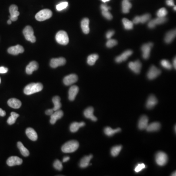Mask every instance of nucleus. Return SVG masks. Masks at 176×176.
Listing matches in <instances>:
<instances>
[{
  "label": "nucleus",
  "instance_id": "nucleus-36",
  "mask_svg": "<svg viewBox=\"0 0 176 176\" xmlns=\"http://www.w3.org/2000/svg\"><path fill=\"white\" fill-rule=\"evenodd\" d=\"M122 146L121 145H117L113 147L111 149V155L113 157H117V155L120 152L121 150L122 149Z\"/></svg>",
  "mask_w": 176,
  "mask_h": 176
},
{
  "label": "nucleus",
  "instance_id": "nucleus-3",
  "mask_svg": "<svg viewBox=\"0 0 176 176\" xmlns=\"http://www.w3.org/2000/svg\"><path fill=\"white\" fill-rule=\"evenodd\" d=\"M52 12L49 9H44L38 12L35 15V19L38 21H44L52 17Z\"/></svg>",
  "mask_w": 176,
  "mask_h": 176
},
{
  "label": "nucleus",
  "instance_id": "nucleus-58",
  "mask_svg": "<svg viewBox=\"0 0 176 176\" xmlns=\"http://www.w3.org/2000/svg\"><path fill=\"white\" fill-rule=\"evenodd\" d=\"M104 3H106V2H107L109 1L110 0H101Z\"/></svg>",
  "mask_w": 176,
  "mask_h": 176
},
{
  "label": "nucleus",
  "instance_id": "nucleus-61",
  "mask_svg": "<svg viewBox=\"0 0 176 176\" xmlns=\"http://www.w3.org/2000/svg\"><path fill=\"white\" fill-rule=\"evenodd\" d=\"M1 78H0V83H1Z\"/></svg>",
  "mask_w": 176,
  "mask_h": 176
},
{
  "label": "nucleus",
  "instance_id": "nucleus-20",
  "mask_svg": "<svg viewBox=\"0 0 176 176\" xmlns=\"http://www.w3.org/2000/svg\"><path fill=\"white\" fill-rule=\"evenodd\" d=\"M148 118L146 116H142L141 117L138 121V127L140 130L146 129L148 125Z\"/></svg>",
  "mask_w": 176,
  "mask_h": 176
},
{
  "label": "nucleus",
  "instance_id": "nucleus-45",
  "mask_svg": "<svg viewBox=\"0 0 176 176\" xmlns=\"http://www.w3.org/2000/svg\"><path fill=\"white\" fill-rule=\"evenodd\" d=\"M102 14L103 16L109 20H111L113 18V16L109 11H102Z\"/></svg>",
  "mask_w": 176,
  "mask_h": 176
},
{
  "label": "nucleus",
  "instance_id": "nucleus-7",
  "mask_svg": "<svg viewBox=\"0 0 176 176\" xmlns=\"http://www.w3.org/2000/svg\"><path fill=\"white\" fill-rule=\"evenodd\" d=\"M161 73V70L158 69L155 66H152L147 73V77L150 80L157 78Z\"/></svg>",
  "mask_w": 176,
  "mask_h": 176
},
{
  "label": "nucleus",
  "instance_id": "nucleus-38",
  "mask_svg": "<svg viewBox=\"0 0 176 176\" xmlns=\"http://www.w3.org/2000/svg\"><path fill=\"white\" fill-rule=\"evenodd\" d=\"M153 21L155 23L156 25H161V24H164L167 21V19L165 17H158L156 19H153Z\"/></svg>",
  "mask_w": 176,
  "mask_h": 176
},
{
  "label": "nucleus",
  "instance_id": "nucleus-57",
  "mask_svg": "<svg viewBox=\"0 0 176 176\" xmlns=\"http://www.w3.org/2000/svg\"><path fill=\"white\" fill-rule=\"evenodd\" d=\"M171 176H176V171H175V172H174L173 173V174H172V175H171Z\"/></svg>",
  "mask_w": 176,
  "mask_h": 176
},
{
  "label": "nucleus",
  "instance_id": "nucleus-50",
  "mask_svg": "<svg viewBox=\"0 0 176 176\" xmlns=\"http://www.w3.org/2000/svg\"><path fill=\"white\" fill-rule=\"evenodd\" d=\"M133 23L134 24H137L140 23V16H136L134 18V19L133 20Z\"/></svg>",
  "mask_w": 176,
  "mask_h": 176
},
{
  "label": "nucleus",
  "instance_id": "nucleus-42",
  "mask_svg": "<svg viewBox=\"0 0 176 176\" xmlns=\"http://www.w3.org/2000/svg\"><path fill=\"white\" fill-rule=\"evenodd\" d=\"M68 6V3L67 2H62V3H60L56 5V9L58 11H61V10L64 9L66 8H67V6Z\"/></svg>",
  "mask_w": 176,
  "mask_h": 176
},
{
  "label": "nucleus",
  "instance_id": "nucleus-51",
  "mask_svg": "<svg viewBox=\"0 0 176 176\" xmlns=\"http://www.w3.org/2000/svg\"><path fill=\"white\" fill-rule=\"evenodd\" d=\"M166 3L168 6H172L175 5L173 0H166Z\"/></svg>",
  "mask_w": 176,
  "mask_h": 176
},
{
  "label": "nucleus",
  "instance_id": "nucleus-56",
  "mask_svg": "<svg viewBox=\"0 0 176 176\" xmlns=\"http://www.w3.org/2000/svg\"><path fill=\"white\" fill-rule=\"evenodd\" d=\"M12 21L10 20V19L8 21V24H9V25H10V24H12Z\"/></svg>",
  "mask_w": 176,
  "mask_h": 176
},
{
  "label": "nucleus",
  "instance_id": "nucleus-27",
  "mask_svg": "<svg viewBox=\"0 0 176 176\" xmlns=\"http://www.w3.org/2000/svg\"><path fill=\"white\" fill-rule=\"evenodd\" d=\"M176 29L171 30L166 33L164 41L165 43L169 44L173 41L176 37Z\"/></svg>",
  "mask_w": 176,
  "mask_h": 176
},
{
  "label": "nucleus",
  "instance_id": "nucleus-11",
  "mask_svg": "<svg viewBox=\"0 0 176 176\" xmlns=\"http://www.w3.org/2000/svg\"><path fill=\"white\" fill-rule=\"evenodd\" d=\"M66 63L65 58L60 57L58 58H52L50 62V67L52 68H56L59 66L64 65Z\"/></svg>",
  "mask_w": 176,
  "mask_h": 176
},
{
  "label": "nucleus",
  "instance_id": "nucleus-19",
  "mask_svg": "<svg viewBox=\"0 0 176 176\" xmlns=\"http://www.w3.org/2000/svg\"><path fill=\"white\" fill-rule=\"evenodd\" d=\"M38 64L37 62L32 61L26 67L25 72L28 74H32L33 72L38 69Z\"/></svg>",
  "mask_w": 176,
  "mask_h": 176
},
{
  "label": "nucleus",
  "instance_id": "nucleus-39",
  "mask_svg": "<svg viewBox=\"0 0 176 176\" xmlns=\"http://www.w3.org/2000/svg\"><path fill=\"white\" fill-rule=\"evenodd\" d=\"M168 12L165 8H161L157 11V15L158 17H165L167 15Z\"/></svg>",
  "mask_w": 176,
  "mask_h": 176
},
{
  "label": "nucleus",
  "instance_id": "nucleus-59",
  "mask_svg": "<svg viewBox=\"0 0 176 176\" xmlns=\"http://www.w3.org/2000/svg\"><path fill=\"white\" fill-rule=\"evenodd\" d=\"M174 10H176V6H174Z\"/></svg>",
  "mask_w": 176,
  "mask_h": 176
},
{
  "label": "nucleus",
  "instance_id": "nucleus-8",
  "mask_svg": "<svg viewBox=\"0 0 176 176\" xmlns=\"http://www.w3.org/2000/svg\"><path fill=\"white\" fill-rule=\"evenodd\" d=\"M153 46V44L152 43L145 44L141 47V50L142 52V57L144 59H148L150 56L151 48Z\"/></svg>",
  "mask_w": 176,
  "mask_h": 176
},
{
  "label": "nucleus",
  "instance_id": "nucleus-55",
  "mask_svg": "<svg viewBox=\"0 0 176 176\" xmlns=\"http://www.w3.org/2000/svg\"><path fill=\"white\" fill-rule=\"evenodd\" d=\"M176 57H175V58H174V59L173 63V66H174V68H175V69H176Z\"/></svg>",
  "mask_w": 176,
  "mask_h": 176
},
{
  "label": "nucleus",
  "instance_id": "nucleus-16",
  "mask_svg": "<svg viewBox=\"0 0 176 176\" xmlns=\"http://www.w3.org/2000/svg\"><path fill=\"white\" fill-rule=\"evenodd\" d=\"M132 53H133V51L132 50H126L125 52L122 53V54L120 55V56L117 57L115 60H116V62H117V63H121L122 62L126 61L129 57L130 56L132 55Z\"/></svg>",
  "mask_w": 176,
  "mask_h": 176
},
{
  "label": "nucleus",
  "instance_id": "nucleus-24",
  "mask_svg": "<svg viewBox=\"0 0 176 176\" xmlns=\"http://www.w3.org/2000/svg\"><path fill=\"white\" fill-rule=\"evenodd\" d=\"M89 19L85 18L82 20L81 23V26L83 33L85 34H88L90 32Z\"/></svg>",
  "mask_w": 176,
  "mask_h": 176
},
{
  "label": "nucleus",
  "instance_id": "nucleus-21",
  "mask_svg": "<svg viewBox=\"0 0 176 176\" xmlns=\"http://www.w3.org/2000/svg\"><path fill=\"white\" fill-rule=\"evenodd\" d=\"M157 102L158 101L156 97L154 95H151L149 97L147 100L146 102V107L147 109H151L157 104Z\"/></svg>",
  "mask_w": 176,
  "mask_h": 176
},
{
  "label": "nucleus",
  "instance_id": "nucleus-43",
  "mask_svg": "<svg viewBox=\"0 0 176 176\" xmlns=\"http://www.w3.org/2000/svg\"><path fill=\"white\" fill-rule=\"evenodd\" d=\"M117 41L114 40V39H110L106 43V46L108 48H111L117 45Z\"/></svg>",
  "mask_w": 176,
  "mask_h": 176
},
{
  "label": "nucleus",
  "instance_id": "nucleus-23",
  "mask_svg": "<svg viewBox=\"0 0 176 176\" xmlns=\"http://www.w3.org/2000/svg\"><path fill=\"white\" fill-rule=\"evenodd\" d=\"M8 104L9 107L13 109H19L22 105L20 100L16 98H10L8 100Z\"/></svg>",
  "mask_w": 176,
  "mask_h": 176
},
{
  "label": "nucleus",
  "instance_id": "nucleus-47",
  "mask_svg": "<svg viewBox=\"0 0 176 176\" xmlns=\"http://www.w3.org/2000/svg\"><path fill=\"white\" fill-rule=\"evenodd\" d=\"M156 25L155 23L154 22L153 20L150 21L149 22L148 24V26L150 29H153V28H155Z\"/></svg>",
  "mask_w": 176,
  "mask_h": 176
},
{
  "label": "nucleus",
  "instance_id": "nucleus-48",
  "mask_svg": "<svg viewBox=\"0 0 176 176\" xmlns=\"http://www.w3.org/2000/svg\"><path fill=\"white\" fill-rule=\"evenodd\" d=\"M101 9L102 11H109V9H111V8L109 7L106 5H101Z\"/></svg>",
  "mask_w": 176,
  "mask_h": 176
},
{
  "label": "nucleus",
  "instance_id": "nucleus-10",
  "mask_svg": "<svg viewBox=\"0 0 176 176\" xmlns=\"http://www.w3.org/2000/svg\"><path fill=\"white\" fill-rule=\"evenodd\" d=\"M18 8L17 5H12L9 8V12L10 16H9L10 20L12 21H16L17 20L18 16L20 15V12L18 11Z\"/></svg>",
  "mask_w": 176,
  "mask_h": 176
},
{
  "label": "nucleus",
  "instance_id": "nucleus-6",
  "mask_svg": "<svg viewBox=\"0 0 176 176\" xmlns=\"http://www.w3.org/2000/svg\"><path fill=\"white\" fill-rule=\"evenodd\" d=\"M156 161L159 166L165 165L168 161V157L166 154L161 151L158 152L156 155Z\"/></svg>",
  "mask_w": 176,
  "mask_h": 176
},
{
  "label": "nucleus",
  "instance_id": "nucleus-34",
  "mask_svg": "<svg viewBox=\"0 0 176 176\" xmlns=\"http://www.w3.org/2000/svg\"><path fill=\"white\" fill-rule=\"evenodd\" d=\"M98 55L96 54H91L88 57L87 63L90 66H93L95 64L97 60L98 59Z\"/></svg>",
  "mask_w": 176,
  "mask_h": 176
},
{
  "label": "nucleus",
  "instance_id": "nucleus-1",
  "mask_svg": "<svg viewBox=\"0 0 176 176\" xmlns=\"http://www.w3.org/2000/svg\"><path fill=\"white\" fill-rule=\"evenodd\" d=\"M43 89V85L40 83H32L25 86L24 92L26 95H30L40 92Z\"/></svg>",
  "mask_w": 176,
  "mask_h": 176
},
{
  "label": "nucleus",
  "instance_id": "nucleus-54",
  "mask_svg": "<svg viewBox=\"0 0 176 176\" xmlns=\"http://www.w3.org/2000/svg\"><path fill=\"white\" fill-rule=\"evenodd\" d=\"M69 157H64L63 159V162H66L67 161H69Z\"/></svg>",
  "mask_w": 176,
  "mask_h": 176
},
{
  "label": "nucleus",
  "instance_id": "nucleus-31",
  "mask_svg": "<svg viewBox=\"0 0 176 176\" xmlns=\"http://www.w3.org/2000/svg\"><path fill=\"white\" fill-rule=\"evenodd\" d=\"M17 147L19 148V149L20 150V151L22 155H23V156H24V157H28V156H29V151L28 150V149H26L24 146V145L21 142H20V141L18 142Z\"/></svg>",
  "mask_w": 176,
  "mask_h": 176
},
{
  "label": "nucleus",
  "instance_id": "nucleus-29",
  "mask_svg": "<svg viewBox=\"0 0 176 176\" xmlns=\"http://www.w3.org/2000/svg\"><path fill=\"white\" fill-rule=\"evenodd\" d=\"M61 98L58 96H55L52 98V102L54 104V107H53V110L54 111L59 110L61 107V103L60 102Z\"/></svg>",
  "mask_w": 176,
  "mask_h": 176
},
{
  "label": "nucleus",
  "instance_id": "nucleus-14",
  "mask_svg": "<svg viewBox=\"0 0 176 176\" xmlns=\"http://www.w3.org/2000/svg\"><path fill=\"white\" fill-rule=\"evenodd\" d=\"M8 52L9 54L16 56L19 53H22L24 52V49L22 46L17 45L15 46H13V47L9 48L8 49Z\"/></svg>",
  "mask_w": 176,
  "mask_h": 176
},
{
  "label": "nucleus",
  "instance_id": "nucleus-2",
  "mask_svg": "<svg viewBox=\"0 0 176 176\" xmlns=\"http://www.w3.org/2000/svg\"><path fill=\"white\" fill-rule=\"evenodd\" d=\"M79 146V142L76 140H70L66 142L62 147V151L65 153H70L76 151Z\"/></svg>",
  "mask_w": 176,
  "mask_h": 176
},
{
  "label": "nucleus",
  "instance_id": "nucleus-52",
  "mask_svg": "<svg viewBox=\"0 0 176 176\" xmlns=\"http://www.w3.org/2000/svg\"><path fill=\"white\" fill-rule=\"evenodd\" d=\"M54 111L53 110V109H48L46 110L45 112V113L47 115L51 116L54 113Z\"/></svg>",
  "mask_w": 176,
  "mask_h": 176
},
{
  "label": "nucleus",
  "instance_id": "nucleus-22",
  "mask_svg": "<svg viewBox=\"0 0 176 176\" xmlns=\"http://www.w3.org/2000/svg\"><path fill=\"white\" fill-rule=\"evenodd\" d=\"M25 134L32 141H36L38 138V136L36 131L32 128H28L25 131Z\"/></svg>",
  "mask_w": 176,
  "mask_h": 176
},
{
  "label": "nucleus",
  "instance_id": "nucleus-12",
  "mask_svg": "<svg viewBox=\"0 0 176 176\" xmlns=\"http://www.w3.org/2000/svg\"><path fill=\"white\" fill-rule=\"evenodd\" d=\"M23 163V160L17 156H12L8 158L6 164L9 166L19 165Z\"/></svg>",
  "mask_w": 176,
  "mask_h": 176
},
{
  "label": "nucleus",
  "instance_id": "nucleus-60",
  "mask_svg": "<svg viewBox=\"0 0 176 176\" xmlns=\"http://www.w3.org/2000/svg\"><path fill=\"white\" fill-rule=\"evenodd\" d=\"M175 132H176V126H175Z\"/></svg>",
  "mask_w": 176,
  "mask_h": 176
},
{
  "label": "nucleus",
  "instance_id": "nucleus-33",
  "mask_svg": "<svg viewBox=\"0 0 176 176\" xmlns=\"http://www.w3.org/2000/svg\"><path fill=\"white\" fill-rule=\"evenodd\" d=\"M122 23L124 26L125 29L127 30H131L133 29L134 26V24L133 22L130 21L128 19L126 18H123L122 19Z\"/></svg>",
  "mask_w": 176,
  "mask_h": 176
},
{
  "label": "nucleus",
  "instance_id": "nucleus-53",
  "mask_svg": "<svg viewBox=\"0 0 176 176\" xmlns=\"http://www.w3.org/2000/svg\"><path fill=\"white\" fill-rule=\"evenodd\" d=\"M6 114L5 111L0 108V117H5Z\"/></svg>",
  "mask_w": 176,
  "mask_h": 176
},
{
  "label": "nucleus",
  "instance_id": "nucleus-49",
  "mask_svg": "<svg viewBox=\"0 0 176 176\" xmlns=\"http://www.w3.org/2000/svg\"><path fill=\"white\" fill-rule=\"evenodd\" d=\"M8 71V68L4 67H0V73H5Z\"/></svg>",
  "mask_w": 176,
  "mask_h": 176
},
{
  "label": "nucleus",
  "instance_id": "nucleus-35",
  "mask_svg": "<svg viewBox=\"0 0 176 176\" xmlns=\"http://www.w3.org/2000/svg\"><path fill=\"white\" fill-rule=\"evenodd\" d=\"M19 114L16 113L15 112H12L10 117L8 118L7 122L9 125H12L15 123L17 118L19 117Z\"/></svg>",
  "mask_w": 176,
  "mask_h": 176
},
{
  "label": "nucleus",
  "instance_id": "nucleus-17",
  "mask_svg": "<svg viewBox=\"0 0 176 176\" xmlns=\"http://www.w3.org/2000/svg\"><path fill=\"white\" fill-rule=\"evenodd\" d=\"M93 112H94V109L93 107H88L84 111V115L85 117L86 118L90 119L93 121H96L97 119L93 115Z\"/></svg>",
  "mask_w": 176,
  "mask_h": 176
},
{
  "label": "nucleus",
  "instance_id": "nucleus-28",
  "mask_svg": "<svg viewBox=\"0 0 176 176\" xmlns=\"http://www.w3.org/2000/svg\"><path fill=\"white\" fill-rule=\"evenodd\" d=\"M85 125V123L84 122H81L79 123L76 122H73L70 124V127H69L70 131L72 133H76L77 132L80 127H83Z\"/></svg>",
  "mask_w": 176,
  "mask_h": 176
},
{
  "label": "nucleus",
  "instance_id": "nucleus-4",
  "mask_svg": "<svg viewBox=\"0 0 176 176\" xmlns=\"http://www.w3.org/2000/svg\"><path fill=\"white\" fill-rule=\"evenodd\" d=\"M56 39L58 44L66 45L69 42V38L66 32L60 30L56 34Z\"/></svg>",
  "mask_w": 176,
  "mask_h": 176
},
{
  "label": "nucleus",
  "instance_id": "nucleus-26",
  "mask_svg": "<svg viewBox=\"0 0 176 176\" xmlns=\"http://www.w3.org/2000/svg\"><path fill=\"white\" fill-rule=\"evenodd\" d=\"M93 156L92 155L85 156L84 157H83L80 161V164H79L80 167L81 168H83L88 167L89 165L90 161L93 158Z\"/></svg>",
  "mask_w": 176,
  "mask_h": 176
},
{
  "label": "nucleus",
  "instance_id": "nucleus-40",
  "mask_svg": "<svg viewBox=\"0 0 176 176\" xmlns=\"http://www.w3.org/2000/svg\"><path fill=\"white\" fill-rule=\"evenodd\" d=\"M140 23L144 24V23H146L147 21L150 20V19L151 18V15L148 13H147V14L142 15L141 16H140Z\"/></svg>",
  "mask_w": 176,
  "mask_h": 176
},
{
  "label": "nucleus",
  "instance_id": "nucleus-5",
  "mask_svg": "<svg viewBox=\"0 0 176 176\" xmlns=\"http://www.w3.org/2000/svg\"><path fill=\"white\" fill-rule=\"evenodd\" d=\"M23 34L26 40L32 43H35L36 42V37L34 35V31L32 28L29 25L26 26L23 30Z\"/></svg>",
  "mask_w": 176,
  "mask_h": 176
},
{
  "label": "nucleus",
  "instance_id": "nucleus-41",
  "mask_svg": "<svg viewBox=\"0 0 176 176\" xmlns=\"http://www.w3.org/2000/svg\"><path fill=\"white\" fill-rule=\"evenodd\" d=\"M53 167L56 170L61 171L63 169V165H62V162L59 160H56L54 161V163H53Z\"/></svg>",
  "mask_w": 176,
  "mask_h": 176
},
{
  "label": "nucleus",
  "instance_id": "nucleus-25",
  "mask_svg": "<svg viewBox=\"0 0 176 176\" xmlns=\"http://www.w3.org/2000/svg\"><path fill=\"white\" fill-rule=\"evenodd\" d=\"M161 127V125L159 122H153L148 125L146 129L147 132H156V131L160 130Z\"/></svg>",
  "mask_w": 176,
  "mask_h": 176
},
{
  "label": "nucleus",
  "instance_id": "nucleus-15",
  "mask_svg": "<svg viewBox=\"0 0 176 176\" xmlns=\"http://www.w3.org/2000/svg\"><path fill=\"white\" fill-rule=\"evenodd\" d=\"M64 113L60 110L54 111V113L50 116V122L52 124H54L57 120L63 117Z\"/></svg>",
  "mask_w": 176,
  "mask_h": 176
},
{
  "label": "nucleus",
  "instance_id": "nucleus-37",
  "mask_svg": "<svg viewBox=\"0 0 176 176\" xmlns=\"http://www.w3.org/2000/svg\"><path fill=\"white\" fill-rule=\"evenodd\" d=\"M161 64L162 67L167 69H171L172 68V65L167 60H162L161 62Z\"/></svg>",
  "mask_w": 176,
  "mask_h": 176
},
{
  "label": "nucleus",
  "instance_id": "nucleus-32",
  "mask_svg": "<svg viewBox=\"0 0 176 176\" xmlns=\"http://www.w3.org/2000/svg\"><path fill=\"white\" fill-rule=\"evenodd\" d=\"M121 130L120 128H118L116 129H113L111 128V127H106L104 129V133L106 135L109 137H111V136H113L115 134L120 132Z\"/></svg>",
  "mask_w": 176,
  "mask_h": 176
},
{
  "label": "nucleus",
  "instance_id": "nucleus-13",
  "mask_svg": "<svg viewBox=\"0 0 176 176\" xmlns=\"http://www.w3.org/2000/svg\"><path fill=\"white\" fill-rule=\"evenodd\" d=\"M78 80V77L75 74H71L65 77L63 82L65 85L69 86L73 84Z\"/></svg>",
  "mask_w": 176,
  "mask_h": 176
},
{
  "label": "nucleus",
  "instance_id": "nucleus-44",
  "mask_svg": "<svg viewBox=\"0 0 176 176\" xmlns=\"http://www.w3.org/2000/svg\"><path fill=\"white\" fill-rule=\"evenodd\" d=\"M145 167H146V166L144 164H138L135 167V171L136 173L140 172L141 170L144 169Z\"/></svg>",
  "mask_w": 176,
  "mask_h": 176
},
{
  "label": "nucleus",
  "instance_id": "nucleus-46",
  "mask_svg": "<svg viewBox=\"0 0 176 176\" xmlns=\"http://www.w3.org/2000/svg\"><path fill=\"white\" fill-rule=\"evenodd\" d=\"M114 32L113 30H109L106 33V38L108 39H111L112 37L114 35Z\"/></svg>",
  "mask_w": 176,
  "mask_h": 176
},
{
  "label": "nucleus",
  "instance_id": "nucleus-18",
  "mask_svg": "<svg viewBox=\"0 0 176 176\" xmlns=\"http://www.w3.org/2000/svg\"><path fill=\"white\" fill-rule=\"evenodd\" d=\"M78 92H79V88L78 86L73 85L70 87L69 91V100H74Z\"/></svg>",
  "mask_w": 176,
  "mask_h": 176
},
{
  "label": "nucleus",
  "instance_id": "nucleus-30",
  "mask_svg": "<svg viewBox=\"0 0 176 176\" xmlns=\"http://www.w3.org/2000/svg\"><path fill=\"white\" fill-rule=\"evenodd\" d=\"M132 8V4L130 3L128 0H123L122 3V12L124 13L129 12L130 9Z\"/></svg>",
  "mask_w": 176,
  "mask_h": 176
},
{
  "label": "nucleus",
  "instance_id": "nucleus-9",
  "mask_svg": "<svg viewBox=\"0 0 176 176\" xmlns=\"http://www.w3.org/2000/svg\"><path fill=\"white\" fill-rule=\"evenodd\" d=\"M129 68L135 73H140L141 69L142 68V64L139 60H137L135 62H130L129 63Z\"/></svg>",
  "mask_w": 176,
  "mask_h": 176
}]
</instances>
